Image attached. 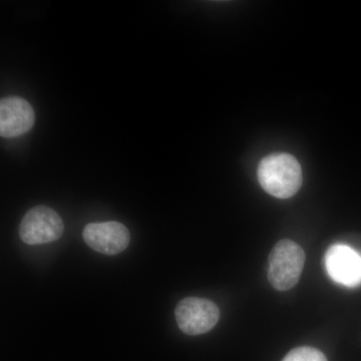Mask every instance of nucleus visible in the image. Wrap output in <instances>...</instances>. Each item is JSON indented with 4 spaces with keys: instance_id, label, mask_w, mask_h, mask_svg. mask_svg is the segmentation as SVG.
<instances>
[{
    "instance_id": "nucleus-1",
    "label": "nucleus",
    "mask_w": 361,
    "mask_h": 361,
    "mask_svg": "<svg viewBox=\"0 0 361 361\" xmlns=\"http://www.w3.org/2000/svg\"><path fill=\"white\" fill-rule=\"evenodd\" d=\"M259 184L265 192L278 199H288L302 185V169L295 157L275 153L265 157L258 166Z\"/></svg>"
},
{
    "instance_id": "nucleus-3",
    "label": "nucleus",
    "mask_w": 361,
    "mask_h": 361,
    "mask_svg": "<svg viewBox=\"0 0 361 361\" xmlns=\"http://www.w3.org/2000/svg\"><path fill=\"white\" fill-rule=\"evenodd\" d=\"M65 226L61 216L47 206L30 209L20 226V239L27 245H40L56 241L63 235Z\"/></svg>"
},
{
    "instance_id": "nucleus-5",
    "label": "nucleus",
    "mask_w": 361,
    "mask_h": 361,
    "mask_svg": "<svg viewBox=\"0 0 361 361\" xmlns=\"http://www.w3.org/2000/svg\"><path fill=\"white\" fill-rule=\"evenodd\" d=\"M82 237L90 248L104 255H116L129 246V230L116 221L90 223L85 226Z\"/></svg>"
},
{
    "instance_id": "nucleus-7",
    "label": "nucleus",
    "mask_w": 361,
    "mask_h": 361,
    "mask_svg": "<svg viewBox=\"0 0 361 361\" xmlns=\"http://www.w3.org/2000/svg\"><path fill=\"white\" fill-rule=\"evenodd\" d=\"M35 122L32 104L18 97L0 102V135L4 137H20L30 132Z\"/></svg>"
},
{
    "instance_id": "nucleus-6",
    "label": "nucleus",
    "mask_w": 361,
    "mask_h": 361,
    "mask_svg": "<svg viewBox=\"0 0 361 361\" xmlns=\"http://www.w3.org/2000/svg\"><path fill=\"white\" fill-rule=\"evenodd\" d=\"M327 273L336 283L346 287L361 284V255L343 244L330 247L325 255Z\"/></svg>"
},
{
    "instance_id": "nucleus-8",
    "label": "nucleus",
    "mask_w": 361,
    "mask_h": 361,
    "mask_svg": "<svg viewBox=\"0 0 361 361\" xmlns=\"http://www.w3.org/2000/svg\"><path fill=\"white\" fill-rule=\"evenodd\" d=\"M282 361H327V358L318 349L302 346L291 350Z\"/></svg>"
},
{
    "instance_id": "nucleus-4",
    "label": "nucleus",
    "mask_w": 361,
    "mask_h": 361,
    "mask_svg": "<svg viewBox=\"0 0 361 361\" xmlns=\"http://www.w3.org/2000/svg\"><path fill=\"white\" fill-rule=\"evenodd\" d=\"M178 326L188 336H200L215 327L219 322L220 310L209 299L188 297L175 310Z\"/></svg>"
},
{
    "instance_id": "nucleus-2",
    "label": "nucleus",
    "mask_w": 361,
    "mask_h": 361,
    "mask_svg": "<svg viewBox=\"0 0 361 361\" xmlns=\"http://www.w3.org/2000/svg\"><path fill=\"white\" fill-rule=\"evenodd\" d=\"M268 261V279L271 285L276 290L287 291L293 288L300 279L305 253L292 240H281L271 251Z\"/></svg>"
}]
</instances>
